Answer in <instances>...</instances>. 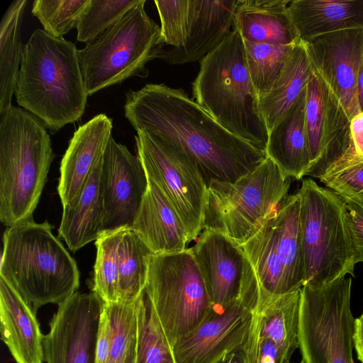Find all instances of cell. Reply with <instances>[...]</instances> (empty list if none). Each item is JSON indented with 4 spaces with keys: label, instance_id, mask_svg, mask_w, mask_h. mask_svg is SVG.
I'll use <instances>...</instances> for the list:
<instances>
[{
    "label": "cell",
    "instance_id": "6da1fadb",
    "mask_svg": "<svg viewBox=\"0 0 363 363\" xmlns=\"http://www.w3.org/2000/svg\"><path fill=\"white\" fill-rule=\"evenodd\" d=\"M124 111L136 132H146L160 146L193 161L207 186L235 182L267 157L225 129L182 89L147 84L130 89Z\"/></svg>",
    "mask_w": 363,
    "mask_h": 363
},
{
    "label": "cell",
    "instance_id": "7a4b0ae2",
    "mask_svg": "<svg viewBox=\"0 0 363 363\" xmlns=\"http://www.w3.org/2000/svg\"><path fill=\"white\" fill-rule=\"evenodd\" d=\"M14 94L52 134L77 121L88 94L75 44L35 29L23 45Z\"/></svg>",
    "mask_w": 363,
    "mask_h": 363
},
{
    "label": "cell",
    "instance_id": "3957f363",
    "mask_svg": "<svg viewBox=\"0 0 363 363\" xmlns=\"http://www.w3.org/2000/svg\"><path fill=\"white\" fill-rule=\"evenodd\" d=\"M47 220L33 218L8 228L3 236L0 277L33 310L60 305L79 286L75 260L52 233Z\"/></svg>",
    "mask_w": 363,
    "mask_h": 363
},
{
    "label": "cell",
    "instance_id": "277c9868",
    "mask_svg": "<svg viewBox=\"0 0 363 363\" xmlns=\"http://www.w3.org/2000/svg\"><path fill=\"white\" fill-rule=\"evenodd\" d=\"M192 93L194 101L225 129L266 151L269 131L237 30L201 60Z\"/></svg>",
    "mask_w": 363,
    "mask_h": 363
},
{
    "label": "cell",
    "instance_id": "5b68a950",
    "mask_svg": "<svg viewBox=\"0 0 363 363\" xmlns=\"http://www.w3.org/2000/svg\"><path fill=\"white\" fill-rule=\"evenodd\" d=\"M55 154L43 122L14 106L0 113V220L33 218Z\"/></svg>",
    "mask_w": 363,
    "mask_h": 363
},
{
    "label": "cell",
    "instance_id": "8992f818",
    "mask_svg": "<svg viewBox=\"0 0 363 363\" xmlns=\"http://www.w3.org/2000/svg\"><path fill=\"white\" fill-rule=\"evenodd\" d=\"M298 192L304 285L316 287L347 274L354 277L357 262L348 228L346 202L312 179H303Z\"/></svg>",
    "mask_w": 363,
    "mask_h": 363
},
{
    "label": "cell",
    "instance_id": "52a82bcc",
    "mask_svg": "<svg viewBox=\"0 0 363 363\" xmlns=\"http://www.w3.org/2000/svg\"><path fill=\"white\" fill-rule=\"evenodd\" d=\"M291 179L267 157L235 182H211L203 229L220 233L241 246L274 213L286 196Z\"/></svg>",
    "mask_w": 363,
    "mask_h": 363
},
{
    "label": "cell",
    "instance_id": "ba28073f",
    "mask_svg": "<svg viewBox=\"0 0 363 363\" xmlns=\"http://www.w3.org/2000/svg\"><path fill=\"white\" fill-rule=\"evenodd\" d=\"M145 0L92 43L79 50L88 96L133 77H146L155 58L160 27L147 15Z\"/></svg>",
    "mask_w": 363,
    "mask_h": 363
},
{
    "label": "cell",
    "instance_id": "9c48e42d",
    "mask_svg": "<svg viewBox=\"0 0 363 363\" xmlns=\"http://www.w3.org/2000/svg\"><path fill=\"white\" fill-rule=\"evenodd\" d=\"M350 277L301 289L298 348L303 363H354Z\"/></svg>",
    "mask_w": 363,
    "mask_h": 363
},
{
    "label": "cell",
    "instance_id": "30bf717a",
    "mask_svg": "<svg viewBox=\"0 0 363 363\" xmlns=\"http://www.w3.org/2000/svg\"><path fill=\"white\" fill-rule=\"evenodd\" d=\"M145 293L172 348L196 327L211 308L191 248L153 255Z\"/></svg>",
    "mask_w": 363,
    "mask_h": 363
},
{
    "label": "cell",
    "instance_id": "8fae6325",
    "mask_svg": "<svg viewBox=\"0 0 363 363\" xmlns=\"http://www.w3.org/2000/svg\"><path fill=\"white\" fill-rule=\"evenodd\" d=\"M238 1H155L161 23L155 58L171 65L203 59L232 31Z\"/></svg>",
    "mask_w": 363,
    "mask_h": 363
},
{
    "label": "cell",
    "instance_id": "7c38bea8",
    "mask_svg": "<svg viewBox=\"0 0 363 363\" xmlns=\"http://www.w3.org/2000/svg\"><path fill=\"white\" fill-rule=\"evenodd\" d=\"M138 156L146 172L182 220L191 242L203 229L208 186L186 156L158 145L145 131L135 136Z\"/></svg>",
    "mask_w": 363,
    "mask_h": 363
},
{
    "label": "cell",
    "instance_id": "4fadbf2b",
    "mask_svg": "<svg viewBox=\"0 0 363 363\" xmlns=\"http://www.w3.org/2000/svg\"><path fill=\"white\" fill-rule=\"evenodd\" d=\"M259 292L257 277L252 274L229 306L211 307L201 323L173 346L176 363H215L226 352L240 348Z\"/></svg>",
    "mask_w": 363,
    "mask_h": 363
},
{
    "label": "cell",
    "instance_id": "5bb4252c",
    "mask_svg": "<svg viewBox=\"0 0 363 363\" xmlns=\"http://www.w3.org/2000/svg\"><path fill=\"white\" fill-rule=\"evenodd\" d=\"M301 289L269 295L259 289L240 347L245 363H291L298 347Z\"/></svg>",
    "mask_w": 363,
    "mask_h": 363
},
{
    "label": "cell",
    "instance_id": "9a60e30c",
    "mask_svg": "<svg viewBox=\"0 0 363 363\" xmlns=\"http://www.w3.org/2000/svg\"><path fill=\"white\" fill-rule=\"evenodd\" d=\"M103 301L94 292L73 294L58 305L44 335L46 363H95Z\"/></svg>",
    "mask_w": 363,
    "mask_h": 363
},
{
    "label": "cell",
    "instance_id": "2e32d148",
    "mask_svg": "<svg viewBox=\"0 0 363 363\" xmlns=\"http://www.w3.org/2000/svg\"><path fill=\"white\" fill-rule=\"evenodd\" d=\"M305 43L315 72L351 120L362 112L358 79L363 62V28L323 35Z\"/></svg>",
    "mask_w": 363,
    "mask_h": 363
},
{
    "label": "cell",
    "instance_id": "e0dca14e",
    "mask_svg": "<svg viewBox=\"0 0 363 363\" xmlns=\"http://www.w3.org/2000/svg\"><path fill=\"white\" fill-rule=\"evenodd\" d=\"M101 184L104 203L102 233L131 228L148 186L139 157L109 139L103 157Z\"/></svg>",
    "mask_w": 363,
    "mask_h": 363
},
{
    "label": "cell",
    "instance_id": "ac0fdd59",
    "mask_svg": "<svg viewBox=\"0 0 363 363\" xmlns=\"http://www.w3.org/2000/svg\"><path fill=\"white\" fill-rule=\"evenodd\" d=\"M306 121L311 164L306 176L320 179L350 147V120L315 72L307 85Z\"/></svg>",
    "mask_w": 363,
    "mask_h": 363
},
{
    "label": "cell",
    "instance_id": "d6986e66",
    "mask_svg": "<svg viewBox=\"0 0 363 363\" xmlns=\"http://www.w3.org/2000/svg\"><path fill=\"white\" fill-rule=\"evenodd\" d=\"M191 250L211 307L229 306L240 295L252 268L241 247L220 233L204 230Z\"/></svg>",
    "mask_w": 363,
    "mask_h": 363
},
{
    "label": "cell",
    "instance_id": "ffe728a7",
    "mask_svg": "<svg viewBox=\"0 0 363 363\" xmlns=\"http://www.w3.org/2000/svg\"><path fill=\"white\" fill-rule=\"evenodd\" d=\"M113 121L104 113L79 126L61 160L58 193L62 206L80 194L107 147Z\"/></svg>",
    "mask_w": 363,
    "mask_h": 363
},
{
    "label": "cell",
    "instance_id": "44dd1931",
    "mask_svg": "<svg viewBox=\"0 0 363 363\" xmlns=\"http://www.w3.org/2000/svg\"><path fill=\"white\" fill-rule=\"evenodd\" d=\"M306 102L307 86L269 132L265 151L286 177L297 180L307 175L311 164Z\"/></svg>",
    "mask_w": 363,
    "mask_h": 363
},
{
    "label": "cell",
    "instance_id": "7402d4cb",
    "mask_svg": "<svg viewBox=\"0 0 363 363\" xmlns=\"http://www.w3.org/2000/svg\"><path fill=\"white\" fill-rule=\"evenodd\" d=\"M1 340L16 363H43V337L36 312L0 277Z\"/></svg>",
    "mask_w": 363,
    "mask_h": 363
},
{
    "label": "cell",
    "instance_id": "603a6c76",
    "mask_svg": "<svg viewBox=\"0 0 363 363\" xmlns=\"http://www.w3.org/2000/svg\"><path fill=\"white\" fill-rule=\"evenodd\" d=\"M147 179V189L131 228L154 255L184 251L189 241L182 220L155 182Z\"/></svg>",
    "mask_w": 363,
    "mask_h": 363
},
{
    "label": "cell",
    "instance_id": "cb8c5ba5",
    "mask_svg": "<svg viewBox=\"0 0 363 363\" xmlns=\"http://www.w3.org/2000/svg\"><path fill=\"white\" fill-rule=\"evenodd\" d=\"M289 0H238L233 29L245 41L292 45L301 40L288 11Z\"/></svg>",
    "mask_w": 363,
    "mask_h": 363
},
{
    "label": "cell",
    "instance_id": "d4e9b609",
    "mask_svg": "<svg viewBox=\"0 0 363 363\" xmlns=\"http://www.w3.org/2000/svg\"><path fill=\"white\" fill-rule=\"evenodd\" d=\"M288 11L299 38L363 28V0H293Z\"/></svg>",
    "mask_w": 363,
    "mask_h": 363
},
{
    "label": "cell",
    "instance_id": "484cf974",
    "mask_svg": "<svg viewBox=\"0 0 363 363\" xmlns=\"http://www.w3.org/2000/svg\"><path fill=\"white\" fill-rule=\"evenodd\" d=\"M102 160L78 196L63 211L58 233L69 249L76 252L102 233L104 203L101 184Z\"/></svg>",
    "mask_w": 363,
    "mask_h": 363
},
{
    "label": "cell",
    "instance_id": "4316f807",
    "mask_svg": "<svg viewBox=\"0 0 363 363\" xmlns=\"http://www.w3.org/2000/svg\"><path fill=\"white\" fill-rule=\"evenodd\" d=\"M300 203L298 192L286 196L272 216L286 294L301 289L305 284Z\"/></svg>",
    "mask_w": 363,
    "mask_h": 363
},
{
    "label": "cell",
    "instance_id": "83f0119b",
    "mask_svg": "<svg viewBox=\"0 0 363 363\" xmlns=\"http://www.w3.org/2000/svg\"><path fill=\"white\" fill-rule=\"evenodd\" d=\"M314 72L306 43L300 40L291 51L271 91L259 99L269 132L298 98Z\"/></svg>",
    "mask_w": 363,
    "mask_h": 363
},
{
    "label": "cell",
    "instance_id": "f1b7e54d",
    "mask_svg": "<svg viewBox=\"0 0 363 363\" xmlns=\"http://www.w3.org/2000/svg\"><path fill=\"white\" fill-rule=\"evenodd\" d=\"M27 0H15L0 23V113L11 106L19 73L23 46L21 26Z\"/></svg>",
    "mask_w": 363,
    "mask_h": 363
},
{
    "label": "cell",
    "instance_id": "f546056e",
    "mask_svg": "<svg viewBox=\"0 0 363 363\" xmlns=\"http://www.w3.org/2000/svg\"><path fill=\"white\" fill-rule=\"evenodd\" d=\"M153 255L131 228L121 229L118 246L119 301L135 300L145 291Z\"/></svg>",
    "mask_w": 363,
    "mask_h": 363
},
{
    "label": "cell",
    "instance_id": "4dcf8cb0",
    "mask_svg": "<svg viewBox=\"0 0 363 363\" xmlns=\"http://www.w3.org/2000/svg\"><path fill=\"white\" fill-rule=\"evenodd\" d=\"M140 296L131 301L104 303L111 325L109 363H125L136 352Z\"/></svg>",
    "mask_w": 363,
    "mask_h": 363
},
{
    "label": "cell",
    "instance_id": "1f68e13d",
    "mask_svg": "<svg viewBox=\"0 0 363 363\" xmlns=\"http://www.w3.org/2000/svg\"><path fill=\"white\" fill-rule=\"evenodd\" d=\"M244 43L249 73L259 99L272 89L296 44L275 45L245 40Z\"/></svg>",
    "mask_w": 363,
    "mask_h": 363
},
{
    "label": "cell",
    "instance_id": "d6a6232c",
    "mask_svg": "<svg viewBox=\"0 0 363 363\" xmlns=\"http://www.w3.org/2000/svg\"><path fill=\"white\" fill-rule=\"evenodd\" d=\"M135 363H176L172 348L145 291L140 297Z\"/></svg>",
    "mask_w": 363,
    "mask_h": 363
},
{
    "label": "cell",
    "instance_id": "836d02e7",
    "mask_svg": "<svg viewBox=\"0 0 363 363\" xmlns=\"http://www.w3.org/2000/svg\"><path fill=\"white\" fill-rule=\"evenodd\" d=\"M120 231L103 233L95 241L96 257L94 267L93 292L104 303L118 302L120 300L118 259Z\"/></svg>",
    "mask_w": 363,
    "mask_h": 363
},
{
    "label": "cell",
    "instance_id": "e575fe53",
    "mask_svg": "<svg viewBox=\"0 0 363 363\" xmlns=\"http://www.w3.org/2000/svg\"><path fill=\"white\" fill-rule=\"evenodd\" d=\"M319 180L345 202L363 208V156L356 152L352 142Z\"/></svg>",
    "mask_w": 363,
    "mask_h": 363
},
{
    "label": "cell",
    "instance_id": "d590c367",
    "mask_svg": "<svg viewBox=\"0 0 363 363\" xmlns=\"http://www.w3.org/2000/svg\"><path fill=\"white\" fill-rule=\"evenodd\" d=\"M140 0H89L77 23V40L88 45L121 20Z\"/></svg>",
    "mask_w": 363,
    "mask_h": 363
},
{
    "label": "cell",
    "instance_id": "8d00e7d4",
    "mask_svg": "<svg viewBox=\"0 0 363 363\" xmlns=\"http://www.w3.org/2000/svg\"><path fill=\"white\" fill-rule=\"evenodd\" d=\"M89 0H35L32 14L50 35L63 38L77 21Z\"/></svg>",
    "mask_w": 363,
    "mask_h": 363
},
{
    "label": "cell",
    "instance_id": "74e56055",
    "mask_svg": "<svg viewBox=\"0 0 363 363\" xmlns=\"http://www.w3.org/2000/svg\"><path fill=\"white\" fill-rule=\"evenodd\" d=\"M347 222L357 264L363 262V208L346 202Z\"/></svg>",
    "mask_w": 363,
    "mask_h": 363
},
{
    "label": "cell",
    "instance_id": "f35d334b",
    "mask_svg": "<svg viewBox=\"0 0 363 363\" xmlns=\"http://www.w3.org/2000/svg\"><path fill=\"white\" fill-rule=\"evenodd\" d=\"M111 353V325L104 303L100 315L95 363H109Z\"/></svg>",
    "mask_w": 363,
    "mask_h": 363
},
{
    "label": "cell",
    "instance_id": "ab89813d",
    "mask_svg": "<svg viewBox=\"0 0 363 363\" xmlns=\"http://www.w3.org/2000/svg\"><path fill=\"white\" fill-rule=\"evenodd\" d=\"M350 130L356 152L363 156V112L354 116L350 120Z\"/></svg>",
    "mask_w": 363,
    "mask_h": 363
},
{
    "label": "cell",
    "instance_id": "60d3db41",
    "mask_svg": "<svg viewBox=\"0 0 363 363\" xmlns=\"http://www.w3.org/2000/svg\"><path fill=\"white\" fill-rule=\"evenodd\" d=\"M353 342L357 358L363 363V312L355 318Z\"/></svg>",
    "mask_w": 363,
    "mask_h": 363
},
{
    "label": "cell",
    "instance_id": "b9f144b4",
    "mask_svg": "<svg viewBox=\"0 0 363 363\" xmlns=\"http://www.w3.org/2000/svg\"><path fill=\"white\" fill-rule=\"evenodd\" d=\"M215 363H245L243 354L240 348L230 351L224 354Z\"/></svg>",
    "mask_w": 363,
    "mask_h": 363
},
{
    "label": "cell",
    "instance_id": "7bdbcfd3",
    "mask_svg": "<svg viewBox=\"0 0 363 363\" xmlns=\"http://www.w3.org/2000/svg\"><path fill=\"white\" fill-rule=\"evenodd\" d=\"M358 102L362 112H363V62L361 66L358 79Z\"/></svg>",
    "mask_w": 363,
    "mask_h": 363
},
{
    "label": "cell",
    "instance_id": "ee69618b",
    "mask_svg": "<svg viewBox=\"0 0 363 363\" xmlns=\"http://www.w3.org/2000/svg\"><path fill=\"white\" fill-rule=\"evenodd\" d=\"M135 359H136V352L132 354L128 359L126 361L125 363H135Z\"/></svg>",
    "mask_w": 363,
    "mask_h": 363
},
{
    "label": "cell",
    "instance_id": "f6af8a7d",
    "mask_svg": "<svg viewBox=\"0 0 363 363\" xmlns=\"http://www.w3.org/2000/svg\"><path fill=\"white\" fill-rule=\"evenodd\" d=\"M291 363H296V362H291ZM298 363H303V362L301 360L300 362Z\"/></svg>",
    "mask_w": 363,
    "mask_h": 363
}]
</instances>
